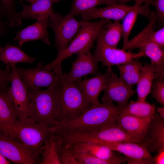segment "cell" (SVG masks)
Returning <instances> with one entry per match:
<instances>
[{
	"label": "cell",
	"mask_w": 164,
	"mask_h": 164,
	"mask_svg": "<svg viewBox=\"0 0 164 164\" xmlns=\"http://www.w3.org/2000/svg\"><path fill=\"white\" fill-rule=\"evenodd\" d=\"M62 137L63 142L67 145L81 142H90L96 143L125 142L142 143L144 142L125 132L118 125L116 118L95 128L64 131Z\"/></svg>",
	"instance_id": "cell-1"
},
{
	"label": "cell",
	"mask_w": 164,
	"mask_h": 164,
	"mask_svg": "<svg viewBox=\"0 0 164 164\" xmlns=\"http://www.w3.org/2000/svg\"><path fill=\"white\" fill-rule=\"evenodd\" d=\"M110 21L104 19H101L97 22H93L80 20V29L68 46L58 53L54 60L44 66V67L53 70L59 77L61 76L63 74L61 66L62 62L74 54L77 55L85 51L90 50L101 28Z\"/></svg>",
	"instance_id": "cell-2"
},
{
	"label": "cell",
	"mask_w": 164,
	"mask_h": 164,
	"mask_svg": "<svg viewBox=\"0 0 164 164\" xmlns=\"http://www.w3.org/2000/svg\"><path fill=\"white\" fill-rule=\"evenodd\" d=\"M118 106L107 101L92 105L77 117L56 123L50 128L51 132L97 127L115 119L119 113Z\"/></svg>",
	"instance_id": "cell-3"
},
{
	"label": "cell",
	"mask_w": 164,
	"mask_h": 164,
	"mask_svg": "<svg viewBox=\"0 0 164 164\" xmlns=\"http://www.w3.org/2000/svg\"><path fill=\"white\" fill-rule=\"evenodd\" d=\"M56 101L55 124L77 117L92 105L87 101L76 82L66 80L61 76L60 77Z\"/></svg>",
	"instance_id": "cell-4"
},
{
	"label": "cell",
	"mask_w": 164,
	"mask_h": 164,
	"mask_svg": "<svg viewBox=\"0 0 164 164\" xmlns=\"http://www.w3.org/2000/svg\"><path fill=\"white\" fill-rule=\"evenodd\" d=\"M50 128L29 118L6 125H0V132L19 141L39 157L40 150L50 134Z\"/></svg>",
	"instance_id": "cell-5"
},
{
	"label": "cell",
	"mask_w": 164,
	"mask_h": 164,
	"mask_svg": "<svg viewBox=\"0 0 164 164\" xmlns=\"http://www.w3.org/2000/svg\"><path fill=\"white\" fill-rule=\"evenodd\" d=\"M58 85L44 90L29 91L30 98L29 118L50 128L54 126L56 123V96Z\"/></svg>",
	"instance_id": "cell-6"
},
{
	"label": "cell",
	"mask_w": 164,
	"mask_h": 164,
	"mask_svg": "<svg viewBox=\"0 0 164 164\" xmlns=\"http://www.w3.org/2000/svg\"><path fill=\"white\" fill-rule=\"evenodd\" d=\"M74 17L69 13L62 16L54 12L49 17L48 27L54 32V46L58 53L68 46L80 29V21Z\"/></svg>",
	"instance_id": "cell-7"
},
{
	"label": "cell",
	"mask_w": 164,
	"mask_h": 164,
	"mask_svg": "<svg viewBox=\"0 0 164 164\" xmlns=\"http://www.w3.org/2000/svg\"><path fill=\"white\" fill-rule=\"evenodd\" d=\"M103 26L100 30L96 39L97 44L94 55L98 62H101L103 65L107 67V71L112 70V66L122 64L132 59L144 56L140 51L137 53H133L108 45L103 39Z\"/></svg>",
	"instance_id": "cell-8"
},
{
	"label": "cell",
	"mask_w": 164,
	"mask_h": 164,
	"mask_svg": "<svg viewBox=\"0 0 164 164\" xmlns=\"http://www.w3.org/2000/svg\"><path fill=\"white\" fill-rule=\"evenodd\" d=\"M19 76L28 91L41 90L58 85L60 77L53 70L46 69L39 63L34 67H17Z\"/></svg>",
	"instance_id": "cell-9"
},
{
	"label": "cell",
	"mask_w": 164,
	"mask_h": 164,
	"mask_svg": "<svg viewBox=\"0 0 164 164\" xmlns=\"http://www.w3.org/2000/svg\"><path fill=\"white\" fill-rule=\"evenodd\" d=\"M12 72L11 86L8 92L15 110L18 119L23 120L30 116L29 91L19 76L16 64L10 65Z\"/></svg>",
	"instance_id": "cell-10"
},
{
	"label": "cell",
	"mask_w": 164,
	"mask_h": 164,
	"mask_svg": "<svg viewBox=\"0 0 164 164\" xmlns=\"http://www.w3.org/2000/svg\"><path fill=\"white\" fill-rule=\"evenodd\" d=\"M0 153L16 164H39V157L22 143L0 132Z\"/></svg>",
	"instance_id": "cell-11"
},
{
	"label": "cell",
	"mask_w": 164,
	"mask_h": 164,
	"mask_svg": "<svg viewBox=\"0 0 164 164\" xmlns=\"http://www.w3.org/2000/svg\"><path fill=\"white\" fill-rule=\"evenodd\" d=\"M113 151L123 154L128 164H153V156L144 143L133 142H100Z\"/></svg>",
	"instance_id": "cell-12"
},
{
	"label": "cell",
	"mask_w": 164,
	"mask_h": 164,
	"mask_svg": "<svg viewBox=\"0 0 164 164\" xmlns=\"http://www.w3.org/2000/svg\"><path fill=\"white\" fill-rule=\"evenodd\" d=\"M103 91L104 95L101 98L102 101L115 102L120 110L128 103L135 92L132 87L127 85L112 70Z\"/></svg>",
	"instance_id": "cell-13"
},
{
	"label": "cell",
	"mask_w": 164,
	"mask_h": 164,
	"mask_svg": "<svg viewBox=\"0 0 164 164\" xmlns=\"http://www.w3.org/2000/svg\"><path fill=\"white\" fill-rule=\"evenodd\" d=\"M98 62L90 50L85 51L77 54L72 63L70 70L61 76L66 80L75 82L88 75L98 74L101 73L98 71Z\"/></svg>",
	"instance_id": "cell-14"
},
{
	"label": "cell",
	"mask_w": 164,
	"mask_h": 164,
	"mask_svg": "<svg viewBox=\"0 0 164 164\" xmlns=\"http://www.w3.org/2000/svg\"><path fill=\"white\" fill-rule=\"evenodd\" d=\"M49 16H42L34 23L17 32L15 40L17 41L19 47L28 42L39 40L49 45L50 42L49 38L47 29Z\"/></svg>",
	"instance_id": "cell-15"
},
{
	"label": "cell",
	"mask_w": 164,
	"mask_h": 164,
	"mask_svg": "<svg viewBox=\"0 0 164 164\" xmlns=\"http://www.w3.org/2000/svg\"><path fill=\"white\" fill-rule=\"evenodd\" d=\"M124 4L115 3L103 8L95 7L80 14L82 20L89 21L91 19H104L111 20L123 19L134 7Z\"/></svg>",
	"instance_id": "cell-16"
},
{
	"label": "cell",
	"mask_w": 164,
	"mask_h": 164,
	"mask_svg": "<svg viewBox=\"0 0 164 164\" xmlns=\"http://www.w3.org/2000/svg\"><path fill=\"white\" fill-rule=\"evenodd\" d=\"M111 71L101 73L93 77L76 82L88 103L92 105L100 103L99 96L103 91Z\"/></svg>",
	"instance_id": "cell-17"
},
{
	"label": "cell",
	"mask_w": 164,
	"mask_h": 164,
	"mask_svg": "<svg viewBox=\"0 0 164 164\" xmlns=\"http://www.w3.org/2000/svg\"><path fill=\"white\" fill-rule=\"evenodd\" d=\"M116 120L118 125L126 133L144 142L152 119L119 113Z\"/></svg>",
	"instance_id": "cell-18"
},
{
	"label": "cell",
	"mask_w": 164,
	"mask_h": 164,
	"mask_svg": "<svg viewBox=\"0 0 164 164\" xmlns=\"http://www.w3.org/2000/svg\"><path fill=\"white\" fill-rule=\"evenodd\" d=\"M151 153L164 150V120L155 113L143 143Z\"/></svg>",
	"instance_id": "cell-19"
},
{
	"label": "cell",
	"mask_w": 164,
	"mask_h": 164,
	"mask_svg": "<svg viewBox=\"0 0 164 164\" xmlns=\"http://www.w3.org/2000/svg\"><path fill=\"white\" fill-rule=\"evenodd\" d=\"M67 146L74 151L87 154L102 159L111 160L121 156L114 153V151L107 147L91 142H78Z\"/></svg>",
	"instance_id": "cell-20"
},
{
	"label": "cell",
	"mask_w": 164,
	"mask_h": 164,
	"mask_svg": "<svg viewBox=\"0 0 164 164\" xmlns=\"http://www.w3.org/2000/svg\"><path fill=\"white\" fill-rule=\"evenodd\" d=\"M139 51L144 56L149 57L151 63L156 67L154 74V80L158 78L164 79V51L162 48L152 41L142 44L138 47Z\"/></svg>",
	"instance_id": "cell-21"
},
{
	"label": "cell",
	"mask_w": 164,
	"mask_h": 164,
	"mask_svg": "<svg viewBox=\"0 0 164 164\" xmlns=\"http://www.w3.org/2000/svg\"><path fill=\"white\" fill-rule=\"evenodd\" d=\"M53 3L52 0H37L30 5L23 4L22 10L18 14L22 19L33 18L37 20L42 16H49L54 12Z\"/></svg>",
	"instance_id": "cell-22"
},
{
	"label": "cell",
	"mask_w": 164,
	"mask_h": 164,
	"mask_svg": "<svg viewBox=\"0 0 164 164\" xmlns=\"http://www.w3.org/2000/svg\"><path fill=\"white\" fill-rule=\"evenodd\" d=\"M143 62L136 59L117 66L121 79L128 86L132 87L137 84L142 73Z\"/></svg>",
	"instance_id": "cell-23"
},
{
	"label": "cell",
	"mask_w": 164,
	"mask_h": 164,
	"mask_svg": "<svg viewBox=\"0 0 164 164\" xmlns=\"http://www.w3.org/2000/svg\"><path fill=\"white\" fill-rule=\"evenodd\" d=\"M156 70V67L152 63H145L143 65L142 73L137 84V101H146L147 96L151 93Z\"/></svg>",
	"instance_id": "cell-24"
},
{
	"label": "cell",
	"mask_w": 164,
	"mask_h": 164,
	"mask_svg": "<svg viewBox=\"0 0 164 164\" xmlns=\"http://www.w3.org/2000/svg\"><path fill=\"white\" fill-rule=\"evenodd\" d=\"M36 60L26 54L19 47L9 43L4 47H0V61L6 65L20 63H32Z\"/></svg>",
	"instance_id": "cell-25"
},
{
	"label": "cell",
	"mask_w": 164,
	"mask_h": 164,
	"mask_svg": "<svg viewBox=\"0 0 164 164\" xmlns=\"http://www.w3.org/2000/svg\"><path fill=\"white\" fill-rule=\"evenodd\" d=\"M150 5L145 3L142 5H138L135 4L134 7L124 18L122 24L123 46L128 41V37L131 30L136 20L138 15L149 18L152 11L149 8Z\"/></svg>",
	"instance_id": "cell-26"
},
{
	"label": "cell",
	"mask_w": 164,
	"mask_h": 164,
	"mask_svg": "<svg viewBox=\"0 0 164 164\" xmlns=\"http://www.w3.org/2000/svg\"><path fill=\"white\" fill-rule=\"evenodd\" d=\"M156 106L146 101L132 100L120 111L119 113L132 115L138 118L152 119L155 113Z\"/></svg>",
	"instance_id": "cell-27"
},
{
	"label": "cell",
	"mask_w": 164,
	"mask_h": 164,
	"mask_svg": "<svg viewBox=\"0 0 164 164\" xmlns=\"http://www.w3.org/2000/svg\"><path fill=\"white\" fill-rule=\"evenodd\" d=\"M58 144L56 136L51 132L40 149L39 164H62L58 153Z\"/></svg>",
	"instance_id": "cell-28"
},
{
	"label": "cell",
	"mask_w": 164,
	"mask_h": 164,
	"mask_svg": "<svg viewBox=\"0 0 164 164\" xmlns=\"http://www.w3.org/2000/svg\"><path fill=\"white\" fill-rule=\"evenodd\" d=\"M18 119L6 87L0 89V125L12 123Z\"/></svg>",
	"instance_id": "cell-29"
},
{
	"label": "cell",
	"mask_w": 164,
	"mask_h": 164,
	"mask_svg": "<svg viewBox=\"0 0 164 164\" xmlns=\"http://www.w3.org/2000/svg\"><path fill=\"white\" fill-rule=\"evenodd\" d=\"M0 6L7 27L21 26L22 19L16 12L15 0H0Z\"/></svg>",
	"instance_id": "cell-30"
},
{
	"label": "cell",
	"mask_w": 164,
	"mask_h": 164,
	"mask_svg": "<svg viewBox=\"0 0 164 164\" xmlns=\"http://www.w3.org/2000/svg\"><path fill=\"white\" fill-rule=\"evenodd\" d=\"M110 22L103 27V39L108 45L117 48L122 36V24L119 20H114L111 23Z\"/></svg>",
	"instance_id": "cell-31"
},
{
	"label": "cell",
	"mask_w": 164,
	"mask_h": 164,
	"mask_svg": "<svg viewBox=\"0 0 164 164\" xmlns=\"http://www.w3.org/2000/svg\"><path fill=\"white\" fill-rule=\"evenodd\" d=\"M117 3L115 0H73L69 13L77 16L83 12L105 4L109 5Z\"/></svg>",
	"instance_id": "cell-32"
},
{
	"label": "cell",
	"mask_w": 164,
	"mask_h": 164,
	"mask_svg": "<svg viewBox=\"0 0 164 164\" xmlns=\"http://www.w3.org/2000/svg\"><path fill=\"white\" fill-rule=\"evenodd\" d=\"M73 151L79 164H120L127 160V158L124 156L121 155L111 160H104L87 154Z\"/></svg>",
	"instance_id": "cell-33"
},
{
	"label": "cell",
	"mask_w": 164,
	"mask_h": 164,
	"mask_svg": "<svg viewBox=\"0 0 164 164\" xmlns=\"http://www.w3.org/2000/svg\"><path fill=\"white\" fill-rule=\"evenodd\" d=\"M58 140V153L62 164H79L73 150Z\"/></svg>",
	"instance_id": "cell-34"
},
{
	"label": "cell",
	"mask_w": 164,
	"mask_h": 164,
	"mask_svg": "<svg viewBox=\"0 0 164 164\" xmlns=\"http://www.w3.org/2000/svg\"><path fill=\"white\" fill-rule=\"evenodd\" d=\"M152 91V97L154 98L157 102L164 105V79L158 78L153 81Z\"/></svg>",
	"instance_id": "cell-35"
},
{
	"label": "cell",
	"mask_w": 164,
	"mask_h": 164,
	"mask_svg": "<svg viewBox=\"0 0 164 164\" xmlns=\"http://www.w3.org/2000/svg\"><path fill=\"white\" fill-rule=\"evenodd\" d=\"M12 70L10 65H7L0 73V89L7 87L10 82Z\"/></svg>",
	"instance_id": "cell-36"
},
{
	"label": "cell",
	"mask_w": 164,
	"mask_h": 164,
	"mask_svg": "<svg viewBox=\"0 0 164 164\" xmlns=\"http://www.w3.org/2000/svg\"><path fill=\"white\" fill-rule=\"evenodd\" d=\"M152 40L160 47L164 48V27L155 31L153 30L151 34Z\"/></svg>",
	"instance_id": "cell-37"
},
{
	"label": "cell",
	"mask_w": 164,
	"mask_h": 164,
	"mask_svg": "<svg viewBox=\"0 0 164 164\" xmlns=\"http://www.w3.org/2000/svg\"><path fill=\"white\" fill-rule=\"evenodd\" d=\"M154 5L156 9L155 12L157 22L163 24L164 22V0H153Z\"/></svg>",
	"instance_id": "cell-38"
},
{
	"label": "cell",
	"mask_w": 164,
	"mask_h": 164,
	"mask_svg": "<svg viewBox=\"0 0 164 164\" xmlns=\"http://www.w3.org/2000/svg\"><path fill=\"white\" fill-rule=\"evenodd\" d=\"M117 3L124 4L128 2L134 1L135 4L138 5H141L143 3H149L150 5H154L153 0H115Z\"/></svg>",
	"instance_id": "cell-39"
},
{
	"label": "cell",
	"mask_w": 164,
	"mask_h": 164,
	"mask_svg": "<svg viewBox=\"0 0 164 164\" xmlns=\"http://www.w3.org/2000/svg\"><path fill=\"white\" fill-rule=\"evenodd\" d=\"M157 153L153 157V164H164V150L157 152Z\"/></svg>",
	"instance_id": "cell-40"
},
{
	"label": "cell",
	"mask_w": 164,
	"mask_h": 164,
	"mask_svg": "<svg viewBox=\"0 0 164 164\" xmlns=\"http://www.w3.org/2000/svg\"><path fill=\"white\" fill-rule=\"evenodd\" d=\"M3 15L0 6V38L5 35L7 32V27L5 21H3L2 17Z\"/></svg>",
	"instance_id": "cell-41"
},
{
	"label": "cell",
	"mask_w": 164,
	"mask_h": 164,
	"mask_svg": "<svg viewBox=\"0 0 164 164\" xmlns=\"http://www.w3.org/2000/svg\"><path fill=\"white\" fill-rule=\"evenodd\" d=\"M155 111L156 113H158L159 117L161 119L164 120V107L163 106L156 109Z\"/></svg>",
	"instance_id": "cell-42"
},
{
	"label": "cell",
	"mask_w": 164,
	"mask_h": 164,
	"mask_svg": "<svg viewBox=\"0 0 164 164\" xmlns=\"http://www.w3.org/2000/svg\"><path fill=\"white\" fill-rule=\"evenodd\" d=\"M11 162L0 153V164H10Z\"/></svg>",
	"instance_id": "cell-43"
},
{
	"label": "cell",
	"mask_w": 164,
	"mask_h": 164,
	"mask_svg": "<svg viewBox=\"0 0 164 164\" xmlns=\"http://www.w3.org/2000/svg\"><path fill=\"white\" fill-rule=\"evenodd\" d=\"M37 0H22V1H27L31 3V4H32L35 2H36Z\"/></svg>",
	"instance_id": "cell-44"
},
{
	"label": "cell",
	"mask_w": 164,
	"mask_h": 164,
	"mask_svg": "<svg viewBox=\"0 0 164 164\" xmlns=\"http://www.w3.org/2000/svg\"><path fill=\"white\" fill-rule=\"evenodd\" d=\"M60 0H52L53 3L57 2Z\"/></svg>",
	"instance_id": "cell-45"
},
{
	"label": "cell",
	"mask_w": 164,
	"mask_h": 164,
	"mask_svg": "<svg viewBox=\"0 0 164 164\" xmlns=\"http://www.w3.org/2000/svg\"><path fill=\"white\" fill-rule=\"evenodd\" d=\"M3 70H1L0 69V73L2 72V71H3Z\"/></svg>",
	"instance_id": "cell-46"
}]
</instances>
